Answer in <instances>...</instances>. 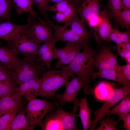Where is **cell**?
Here are the masks:
<instances>
[{"label":"cell","instance_id":"cell-31","mask_svg":"<svg viewBox=\"0 0 130 130\" xmlns=\"http://www.w3.org/2000/svg\"><path fill=\"white\" fill-rule=\"evenodd\" d=\"M15 83V82L12 80L0 83V100L10 96L15 91L17 87Z\"/></svg>","mask_w":130,"mask_h":130},{"label":"cell","instance_id":"cell-29","mask_svg":"<svg viewBox=\"0 0 130 130\" xmlns=\"http://www.w3.org/2000/svg\"><path fill=\"white\" fill-rule=\"evenodd\" d=\"M114 16V22L117 27L130 29V10H121Z\"/></svg>","mask_w":130,"mask_h":130},{"label":"cell","instance_id":"cell-39","mask_svg":"<svg viewBox=\"0 0 130 130\" xmlns=\"http://www.w3.org/2000/svg\"><path fill=\"white\" fill-rule=\"evenodd\" d=\"M71 42L66 43L64 47L60 49L56 48L53 56V59H57L58 60L63 57L68 51L71 45Z\"/></svg>","mask_w":130,"mask_h":130},{"label":"cell","instance_id":"cell-37","mask_svg":"<svg viewBox=\"0 0 130 130\" xmlns=\"http://www.w3.org/2000/svg\"><path fill=\"white\" fill-rule=\"evenodd\" d=\"M121 0H108L107 9L111 10L114 16L122 10Z\"/></svg>","mask_w":130,"mask_h":130},{"label":"cell","instance_id":"cell-25","mask_svg":"<svg viewBox=\"0 0 130 130\" xmlns=\"http://www.w3.org/2000/svg\"><path fill=\"white\" fill-rule=\"evenodd\" d=\"M26 109V106L20 110L18 115L14 118L9 130H20L28 129L29 124L25 116Z\"/></svg>","mask_w":130,"mask_h":130},{"label":"cell","instance_id":"cell-23","mask_svg":"<svg viewBox=\"0 0 130 130\" xmlns=\"http://www.w3.org/2000/svg\"><path fill=\"white\" fill-rule=\"evenodd\" d=\"M83 49V47L82 45L71 43L70 47L67 52L63 57L58 60L55 65V67L57 68H60L63 65H68Z\"/></svg>","mask_w":130,"mask_h":130},{"label":"cell","instance_id":"cell-24","mask_svg":"<svg viewBox=\"0 0 130 130\" xmlns=\"http://www.w3.org/2000/svg\"><path fill=\"white\" fill-rule=\"evenodd\" d=\"M12 3L17 13L21 14L28 13L37 18V13L33 10L35 3L33 0H12Z\"/></svg>","mask_w":130,"mask_h":130},{"label":"cell","instance_id":"cell-30","mask_svg":"<svg viewBox=\"0 0 130 130\" xmlns=\"http://www.w3.org/2000/svg\"><path fill=\"white\" fill-rule=\"evenodd\" d=\"M12 0H0V22L10 21Z\"/></svg>","mask_w":130,"mask_h":130},{"label":"cell","instance_id":"cell-9","mask_svg":"<svg viewBox=\"0 0 130 130\" xmlns=\"http://www.w3.org/2000/svg\"><path fill=\"white\" fill-rule=\"evenodd\" d=\"M65 90L62 94H57L56 98L59 101L62 105L67 102H73L78 106L79 101L77 98V95L79 90L84 88V83L77 76H72L71 81H68L65 84Z\"/></svg>","mask_w":130,"mask_h":130},{"label":"cell","instance_id":"cell-41","mask_svg":"<svg viewBox=\"0 0 130 130\" xmlns=\"http://www.w3.org/2000/svg\"><path fill=\"white\" fill-rule=\"evenodd\" d=\"M122 120L123 121L122 128L126 130H130V112L121 117L118 118V122Z\"/></svg>","mask_w":130,"mask_h":130},{"label":"cell","instance_id":"cell-27","mask_svg":"<svg viewBox=\"0 0 130 130\" xmlns=\"http://www.w3.org/2000/svg\"><path fill=\"white\" fill-rule=\"evenodd\" d=\"M108 41H112L117 45L130 42V29L122 32L116 28H112L109 35Z\"/></svg>","mask_w":130,"mask_h":130},{"label":"cell","instance_id":"cell-36","mask_svg":"<svg viewBox=\"0 0 130 130\" xmlns=\"http://www.w3.org/2000/svg\"><path fill=\"white\" fill-rule=\"evenodd\" d=\"M9 80L15 82L13 74L5 66L0 63V83Z\"/></svg>","mask_w":130,"mask_h":130},{"label":"cell","instance_id":"cell-10","mask_svg":"<svg viewBox=\"0 0 130 130\" xmlns=\"http://www.w3.org/2000/svg\"><path fill=\"white\" fill-rule=\"evenodd\" d=\"M106 9L105 6L103 10L100 11V22L97 27L94 29L93 36L98 45L109 42V37L112 29Z\"/></svg>","mask_w":130,"mask_h":130},{"label":"cell","instance_id":"cell-5","mask_svg":"<svg viewBox=\"0 0 130 130\" xmlns=\"http://www.w3.org/2000/svg\"><path fill=\"white\" fill-rule=\"evenodd\" d=\"M130 93V82L124 87L118 88L112 90L106 98L104 104L99 109L90 110L93 113L94 119L91 126L90 130H94L99 121L103 119L108 111L116 105L123 98Z\"/></svg>","mask_w":130,"mask_h":130},{"label":"cell","instance_id":"cell-4","mask_svg":"<svg viewBox=\"0 0 130 130\" xmlns=\"http://www.w3.org/2000/svg\"><path fill=\"white\" fill-rule=\"evenodd\" d=\"M28 101L26 106V117L30 125H37L41 126L45 115L48 113H53L58 105L56 101L50 102L34 97Z\"/></svg>","mask_w":130,"mask_h":130},{"label":"cell","instance_id":"cell-38","mask_svg":"<svg viewBox=\"0 0 130 130\" xmlns=\"http://www.w3.org/2000/svg\"><path fill=\"white\" fill-rule=\"evenodd\" d=\"M117 49L120 56L124 58L130 56V43H123L117 45Z\"/></svg>","mask_w":130,"mask_h":130},{"label":"cell","instance_id":"cell-35","mask_svg":"<svg viewBox=\"0 0 130 130\" xmlns=\"http://www.w3.org/2000/svg\"><path fill=\"white\" fill-rule=\"evenodd\" d=\"M39 9L40 13L43 15L47 22L49 24H53V21L49 18L47 13V9L50 6L47 0H33Z\"/></svg>","mask_w":130,"mask_h":130},{"label":"cell","instance_id":"cell-13","mask_svg":"<svg viewBox=\"0 0 130 130\" xmlns=\"http://www.w3.org/2000/svg\"><path fill=\"white\" fill-rule=\"evenodd\" d=\"M46 23L54 29L55 35L58 40L66 43H74L82 46L89 43V41L75 34L65 25L58 26L47 22Z\"/></svg>","mask_w":130,"mask_h":130},{"label":"cell","instance_id":"cell-33","mask_svg":"<svg viewBox=\"0 0 130 130\" xmlns=\"http://www.w3.org/2000/svg\"><path fill=\"white\" fill-rule=\"evenodd\" d=\"M18 113L11 112L6 113L0 117V130H9L11 123Z\"/></svg>","mask_w":130,"mask_h":130},{"label":"cell","instance_id":"cell-3","mask_svg":"<svg viewBox=\"0 0 130 130\" xmlns=\"http://www.w3.org/2000/svg\"><path fill=\"white\" fill-rule=\"evenodd\" d=\"M35 59L25 57L9 70L13 73L15 82L20 84L31 79L39 78L46 72L44 65Z\"/></svg>","mask_w":130,"mask_h":130},{"label":"cell","instance_id":"cell-1","mask_svg":"<svg viewBox=\"0 0 130 130\" xmlns=\"http://www.w3.org/2000/svg\"><path fill=\"white\" fill-rule=\"evenodd\" d=\"M83 46V50L78 53L67 66L83 82L85 94L90 95L93 93V89L90 86V81L94 73L93 68L97 52L89 43Z\"/></svg>","mask_w":130,"mask_h":130},{"label":"cell","instance_id":"cell-18","mask_svg":"<svg viewBox=\"0 0 130 130\" xmlns=\"http://www.w3.org/2000/svg\"><path fill=\"white\" fill-rule=\"evenodd\" d=\"M40 78L33 79L20 84L12 95L20 98L25 96L26 98L32 93L37 92L40 87Z\"/></svg>","mask_w":130,"mask_h":130},{"label":"cell","instance_id":"cell-21","mask_svg":"<svg viewBox=\"0 0 130 130\" xmlns=\"http://www.w3.org/2000/svg\"><path fill=\"white\" fill-rule=\"evenodd\" d=\"M78 106L79 112L76 115V116L79 117L81 122L83 130H87L90 128L93 121L91 120V111L89 108L86 98V95L84 98H81Z\"/></svg>","mask_w":130,"mask_h":130},{"label":"cell","instance_id":"cell-8","mask_svg":"<svg viewBox=\"0 0 130 130\" xmlns=\"http://www.w3.org/2000/svg\"><path fill=\"white\" fill-rule=\"evenodd\" d=\"M7 46L8 47L14 48L21 52L25 57L37 60L39 44L26 36L22 34L13 40L7 41Z\"/></svg>","mask_w":130,"mask_h":130},{"label":"cell","instance_id":"cell-43","mask_svg":"<svg viewBox=\"0 0 130 130\" xmlns=\"http://www.w3.org/2000/svg\"><path fill=\"white\" fill-rule=\"evenodd\" d=\"M122 10H130V0H121Z\"/></svg>","mask_w":130,"mask_h":130},{"label":"cell","instance_id":"cell-19","mask_svg":"<svg viewBox=\"0 0 130 130\" xmlns=\"http://www.w3.org/2000/svg\"><path fill=\"white\" fill-rule=\"evenodd\" d=\"M19 53L14 48L0 46V63L10 69L20 59Z\"/></svg>","mask_w":130,"mask_h":130},{"label":"cell","instance_id":"cell-26","mask_svg":"<svg viewBox=\"0 0 130 130\" xmlns=\"http://www.w3.org/2000/svg\"><path fill=\"white\" fill-rule=\"evenodd\" d=\"M41 130H62L60 121L55 113H50L43 120Z\"/></svg>","mask_w":130,"mask_h":130},{"label":"cell","instance_id":"cell-12","mask_svg":"<svg viewBox=\"0 0 130 130\" xmlns=\"http://www.w3.org/2000/svg\"><path fill=\"white\" fill-rule=\"evenodd\" d=\"M101 0H82L78 6L77 13L79 14L80 19L85 24L91 18L98 15L100 11Z\"/></svg>","mask_w":130,"mask_h":130},{"label":"cell","instance_id":"cell-45","mask_svg":"<svg viewBox=\"0 0 130 130\" xmlns=\"http://www.w3.org/2000/svg\"><path fill=\"white\" fill-rule=\"evenodd\" d=\"M125 59L127 62V64H130V56L128 57Z\"/></svg>","mask_w":130,"mask_h":130},{"label":"cell","instance_id":"cell-11","mask_svg":"<svg viewBox=\"0 0 130 130\" xmlns=\"http://www.w3.org/2000/svg\"><path fill=\"white\" fill-rule=\"evenodd\" d=\"M58 40L55 35H53L44 41L38 49V58L37 61H39L48 69L51 67V62L56 48L55 44Z\"/></svg>","mask_w":130,"mask_h":130},{"label":"cell","instance_id":"cell-46","mask_svg":"<svg viewBox=\"0 0 130 130\" xmlns=\"http://www.w3.org/2000/svg\"><path fill=\"white\" fill-rule=\"evenodd\" d=\"M75 3L77 5H78L82 0H73Z\"/></svg>","mask_w":130,"mask_h":130},{"label":"cell","instance_id":"cell-42","mask_svg":"<svg viewBox=\"0 0 130 130\" xmlns=\"http://www.w3.org/2000/svg\"><path fill=\"white\" fill-rule=\"evenodd\" d=\"M100 21V18L99 14L92 17L90 19L87 24L90 27H95L98 26Z\"/></svg>","mask_w":130,"mask_h":130},{"label":"cell","instance_id":"cell-28","mask_svg":"<svg viewBox=\"0 0 130 130\" xmlns=\"http://www.w3.org/2000/svg\"><path fill=\"white\" fill-rule=\"evenodd\" d=\"M78 5L75 3L72 4L64 12L56 13L53 16V18L59 23H67L77 14V10Z\"/></svg>","mask_w":130,"mask_h":130},{"label":"cell","instance_id":"cell-16","mask_svg":"<svg viewBox=\"0 0 130 130\" xmlns=\"http://www.w3.org/2000/svg\"><path fill=\"white\" fill-rule=\"evenodd\" d=\"M77 14H75L65 25L75 34L89 41L93 36L94 29H87L85 27V24L78 18Z\"/></svg>","mask_w":130,"mask_h":130},{"label":"cell","instance_id":"cell-20","mask_svg":"<svg viewBox=\"0 0 130 130\" xmlns=\"http://www.w3.org/2000/svg\"><path fill=\"white\" fill-rule=\"evenodd\" d=\"M97 78L113 80L123 84L124 86L129 83H128L124 79L118 67L115 69H99L98 72H94L92 79L93 80Z\"/></svg>","mask_w":130,"mask_h":130},{"label":"cell","instance_id":"cell-40","mask_svg":"<svg viewBox=\"0 0 130 130\" xmlns=\"http://www.w3.org/2000/svg\"><path fill=\"white\" fill-rule=\"evenodd\" d=\"M118 68L125 80L128 83L130 82V64L123 66L119 65Z\"/></svg>","mask_w":130,"mask_h":130},{"label":"cell","instance_id":"cell-6","mask_svg":"<svg viewBox=\"0 0 130 130\" xmlns=\"http://www.w3.org/2000/svg\"><path fill=\"white\" fill-rule=\"evenodd\" d=\"M27 19L28 26L22 34L26 36L36 42L40 44L49 39L53 35L50 26L46 22L38 17L40 21L37 22L35 17L29 13Z\"/></svg>","mask_w":130,"mask_h":130},{"label":"cell","instance_id":"cell-22","mask_svg":"<svg viewBox=\"0 0 130 130\" xmlns=\"http://www.w3.org/2000/svg\"><path fill=\"white\" fill-rule=\"evenodd\" d=\"M130 111V95L129 94L123 98L117 105L110 109L106 115L110 116L111 114H115L118 116L120 118Z\"/></svg>","mask_w":130,"mask_h":130},{"label":"cell","instance_id":"cell-15","mask_svg":"<svg viewBox=\"0 0 130 130\" xmlns=\"http://www.w3.org/2000/svg\"><path fill=\"white\" fill-rule=\"evenodd\" d=\"M78 107L77 104H74L72 111L71 112L66 111L60 107H58L55 113L60 121L62 130H79L77 127L75 122Z\"/></svg>","mask_w":130,"mask_h":130},{"label":"cell","instance_id":"cell-17","mask_svg":"<svg viewBox=\"0 0 130 130\" xmlns=\"http://www.w3.org/2000/svg\"><path fill=\"white\" fill-rule=\"evenodd\" d=\"M21 98L12 95L5 97L0 100V117L9 112L19 111L24 106Z\"/></svg>","mask_w":130,"mask_h":130},{"label":"cell","instance_id":"cell-2","mask_svg":"<svg viewBox=\"0 0 130 130\" xmlns=\"http://www.w3.org/2000/svg\"><path fill=\"white\" fill-rule=\"evenodd\" d=\"M60 70H53L44 72L40 78V87L37 92L33 93L26 99L38 96L53 98L56 92L60 87L65 85L70 78L74 74L67 66H62Z\"/></svg>","mask_w":130,"mask_h":130},{"label":"cell","instance_id":"cell-32","mask_svg":"<svg viewBox=\"0 0 130 130\" xmlns=\"http://www.w3.org/2000/svg\"><path fill=\"white\" fill-rule=\"evenodd\" d=\"M74 3L76 4L73 0H63L55 3L52 6H50L48 7L47 10L55 13H61L65 11L69 6Z\"/></svg>","mask_w":130,"mask_h":130},{"label":"cell","instance_id":"cell-7","mask_svg":"<svg viewBox=\"0 0 130 130\" xmlns=\"http://www.w3.org/2000/svg\"><path fill=\"white\" fill-rule=\"evenodd\" d=\"M109 42L99 45L100 49L97 52L95 57L94 67L98 70L116 69L119 65L117 56L110 51L111 46Z\"/></svg>","mask_w":130,"mask_h":130},{"label":"cell","instance_id":"cell-44","mask_svg":"<svg viewBox=\"0 0 130 130\" xmlns=\"http://www.w3.org/2000/svg\"><path fill=\"white\" fill-rule=\"evenodd\" d=\"M63 0H47L48 3L52 2L56 3L61 1Z\"/></svg>","mask_w":130,"mask_h":130},{"label":"cell","instance_id":"cell-34","mask_svg":"<svg viewBox=\"0 0 130 130\" xmlns=\"http://www.w3.org/2000/svg\"><path fill=\"white\" fill-rule=\"evenodd\" d=\"M115 118L109 117L107 119L100 120V125L97 127V130H116L118 129L116 126L118 124V121H115Z\"/></svg>","mask_w":130,"mask_h":130},{"label":"cell","instance_id":"cell-14","mask_svg":"<svg viewBox=\"0 0 130 130\" xmlns=\"http://www.w3.org/2000/svg\"><path fill=\"white\" fill-rule=\"evenodd\" d=\"M27 26V23L19 25L10 21L0 22V39L7 41L13 40L22 34Z\"/></svg>","mask_w":130,"mask_h":130}]
</instances>
